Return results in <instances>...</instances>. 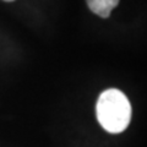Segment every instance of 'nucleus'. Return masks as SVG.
Wrapping results in <instances>:
<instances>
[{
  "instance_id": "nucleus-1",
  "label": "nucleus",
  "mask_w": 147,
  "mask_h": 147,
  "mask_svg": "<svg viewBox=\"0 0 147 147\" xmlns=\"http://www.w3.org/2000/svg\"><path fill=\"white\" fill-rule=\"evenodd\" d=\"M97 119L110 134L123 132L131 120V104L121 91L109 88L102 92L96 105Z\"/></svg>"
},
{
  "instance_id": "nucleus-3",
  "label": "nucleus",
  "mask_w": 147,
  "mask_h": 147,
  "mask_svg": "<svg viewBox=\"0 0 147 147\" xmlns=\"http://www.w3.org/2000/svg\"><path fill=\"white\" fill-rule=\"evenodd\" d=\"M5 1H13V0H5Z\"/></svg>"
},
{
  "instance_id": "nucleus-2",
  "label": "nucleus",
  "mask_w": 147,
  "mask_h": 147,
  "mask_svg": "<svg viewBox=\"0 0 147 147\" xmlns=\"http://www.w3.org/2000/svg\"><path fill=\"white\" fill-rule=\"evenodd\" d=\"M90 10L99 17H108L113 9L119 4V0H86Z\"/></svg>"
}]
</instances>
